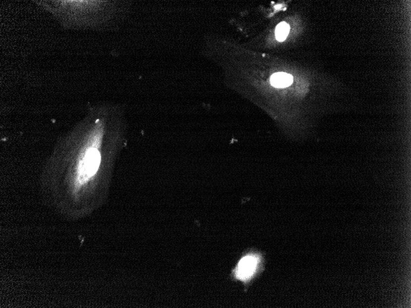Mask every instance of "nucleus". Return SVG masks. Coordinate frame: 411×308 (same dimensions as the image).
I'll return each mask as SVG.
<instances>
[{"mask_svg":"<svg viewBox=\"0 0 411 308\" xmlns=\"http://www.w3.org/2000/svg\"><path fill=\"white\" fill-rule=\"evenodd\" d=\"M293 82V76L286 73L273 74L270 78L271 85L277 88H287Z\"/></svg>","mask_w":411,"mask_h":308,"instance_id":"3","label":"nucleus"},{"mask_svg":"<svg viewBox=\"0 0 411 308\" xmlns=\"http://www.w3.org/2000/svg\"><path fill=\"white\" fill-rule=\"evenodd\" d=\"M101 162V155L97 150L91 149L83 160L81 174L83 179L92 177L97 172Z\"/></svg>","mask_w":411,"mask_h":308,"instance_id":"1","label":"nucleus"},{"mask_svg":"<svg viewBox=\"0 0 411 308\" xmlns=\"http://www.w3.org/2000/svg\"><path fill=\"white\" fill-rule=\"evenodd\" d=\"M290 27L289 25L285 22H281L277 25L275 30V36L279 42H283L286 40V37L289 33Z\"/></svg>","mask_w":411,"mask_h":308,"instance_id":"4","label":"nucleus"},{"mask_svg":"<svg viewBox=\"0 0 411 308\" xmlns=\"http://www.w3.org/2000/svg\"><path fill=\"white\" fill-rule=\"evenodd\" d=\"M256 263L257 261L255 257L249 256L243 258L238 267L237 274L238 278L245 279L251 276L255 270Z\"/></svg>","mask_w":411,"mask_h":308,"instance_id":"2","label":"nucleus"}]
</instances>
